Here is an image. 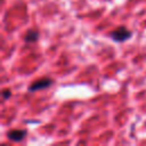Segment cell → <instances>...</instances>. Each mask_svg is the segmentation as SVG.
Instances as JSON below:
<instances>
[{
	"label": "cell",
	"mask_w": 146,
	"mask_h": 146,
	"mask_svg": "<svg viewBox=\"0 0 146 146\" xmlns=\"http://www.w3.org/2000/svg\"><path fill=\"white\" fill-rule=\"evenodd\" d=\"M131 35H132V32H131L130 30H128L125 26H119L116 30L112 31V32L108 34V36H110L113 41H115V42H124V41H127Z\"/></svg>",
	"instance_id": "6da1fadb"
},
{
	"label": "cell",
	"mask_w": 146,
	"mask_h": 146,
	"mask_svg": "<svg viewBox=\"0 0 146 146\" xmlns=\"http://www.w3.org/2000/svg\"><path fill=\"white\" fill-rule=\"evenodd\" d=\"M52 83H54V80L52 79H50V78H41V79H38L36 81H34L29 87V91L30 92H34V91L43 90V89L49 88Z\"/></svg>",
	"instance_id": "7a4b0ae2"
},
{
	"label": "cell",
	"mask_w": 146,
	"mask_h": 146,
	"mask_svg": "<svg viewBox=\"0 0 146 146\" xmlns=\"http://www.w3.org/2000/svg\"><path fill=\"white\" fill-rule=\"evenodd\" d=\"M25 136H26V130H19V129L11 130L7 133V138L11 141H21L24 139Z\"/></svg>",
	"instance_id": "3957f363"
},
{
	"label": "cell",
	"mask_w": 146,
	"mask_h": 146,
	"mask_svg": "<svg viewBox=\"0 0 146 146\" xmlns=\"http://www.w3.org/2000/svg\"><path fill=\"white\" fill-rule=\"evenodd\" d=\"M38 39H39V31H38V30H34V29L29 30L27 33H26L25 36H24V40H25L26 43H33V42H35Z\"/></svg>",
	"instance_id": "277c9868"
},
{
	"label": "cell",
	"mask_w": 146,
	"mask_h": 146,
	"mask_svg": "<svg viewBox=\"0 0 146 146\" xmlns=\"http://www.w3.org/2000/svg\"><path fill=\"white\" fill-rule=\"evenodd\" d=\"M11 96V92H10V90H8V89H5L3 91H2V98L3 99H7V98H9Z\"/></svg>",
	"instance_id": "5b68a950"
}]
</instances>
